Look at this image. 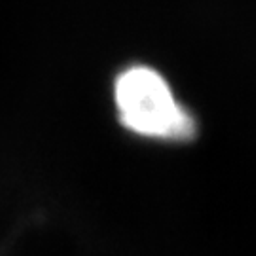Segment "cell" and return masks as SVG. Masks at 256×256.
<instances>
[{
  "label": "cell",
  "mask_w": 256,
  "mask_h": 256,
  "mask_svg": "<svg viewBox=\"0 0 256 256\" xmlns=\"http://www.w3.org/2000/svg\"><path fill=\"white\" fill-rule=\"evenodd\" d=\"M114 106L122 128L148 140L190 142L198 120L154 66L129 64L114 78Z\"/></svg>",
  "instance_id": "6da1fadb"
}]
</instances>
